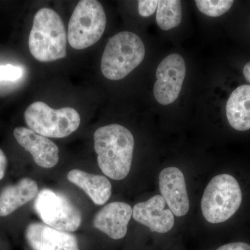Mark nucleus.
Listing matches in <instances>:
<instances>
[{"label": "nucleus", "instance_id": "obj_6", "mask_svg": "<svg viewBox=\"0 0 250 250\" xmlns=\"http://www.w3.org/2000/svg\"><path fill=\"white\" fill-rule=\"evenodd\" d=\"M24 121L29 129L47 138L62 139L75 132L81 123L75 108L54 109L42 102H35L24 112Z\"/></svg>", "mask_w": 250, "mask_h": 250}, {"label": "nucleus", "instance_id": "obj_16", "mask_svg": "<svg viewBox=\"0 0 250 250\" xmlns=\"http://www.w3.org/2000/svg\"><path fill=\"white\" fill-rule=\"evenodd\" d=\"M226 115L233 129H250V85H242L233 90L227 103Z\"/></svg>", "mask_w": 250, "mask_h": 250}, {"label": "nucleus", "instance_id": "obj_13", "mask_svg": "<svg viewBox=\"0 0 250 250\" xmlns=\"http://www.w3.org/2000/svg\"><path fill=\"white\" fill-rule=\"evenodd\" d=\"M133 215L129 204L114 202L99 210L94 217V228L113 240H121L127 233L128 225Z\"/></svg>", "mask_w": 250, "mask_h": 250}, {"label": "nucleus", "instance_id": "obj_8", "mask_svg": "<svg viewBox=\"0 0 250 250\" xmlns=\"http://www.w3.org/2000/svg\"><path fill=\"white\" fill-rule=\"evenodd\" d=\"M186 64L182 56L171 54L157 67L154 95L162 105L173 103L178 98L186 76Z\"/></svg>", "mask_w": 250, "mask_h": 250}, {"label": "nucleus", "instance_id": "obj_23", "mask_svg": "<svg viewBox=\"0 0 250 250\" xmlns=\"http://www.w3.org/2000/svg\"><path fill=\"white\" fill-rule=\"evenodd\" d=\"M243 75L246 80L250 83V62H248L243 67Z\"/></svg>", "mask_w": 250, "mask_h": 250}, {"label": "nucleus", "instance_id": "obj_11", "mask_svg": "<svg viewBox=\"0 0 250 250\" xmlns=\"http://www.w3.org/2000/svg\"><path fill=\"white\" fill-rule=\"evenodd\" d=\"M14 136L18 144L30 153L38 166L43 168H52L58 164V146L48 138L24 126L16 127Z\"/></svg>", "mask_w": 250, "mask_h": 250}, {"label": "nucleus", "instance_id": "obj_15", "mask_svg": "<svg viewBox=\"0 0 250 250\" xmlns=\"http://www.w3.org/2000/svg\"><path fill=\"white\" fill-rule=\"evenodd\" d=\"M67 179L83 190L97 205H103L111 196L112 185L106 177L75 169L67 174Z\"/></svg>", "mask_w": 250, "mask_h": 250}, {"label": "nucleus", "instance_id": "obj_5", "mask_svg": "<svg viewBox=\"0 0 250 250\" xmlns=\"http://www.w3.org/2000/svg\"><path fill=\"white\" fill-rule=\"evenodd\" d=\"M106 24V14L100 1H79L68 23L67 36L69 44L78 50L91 47L101 39Z\"/></svg>", "mask_w": 250, "mask_h": 250}, {"label": "nucleus", "instance_id": "obj_2", "mask_svg": "<svg viewBox=\"0 0 250 250\" xmlns=\"http://www.w3.org/2000/svg\"><path fill=\"white\" fill-rule=\"evenodd\" d=\"M66 31L60 16L53 9L37 11L29 37L31 55L41 62H52L67 55Z\"/></svg>", "mask_w": 250, "mask_h": 250}, {"label": "nucleus", "instance_id": "obj_20", "mask_svg": "<svg viewBox=\"0 0 250 250\" xmlns=\"http://www.w3.org/2000/svg\"><path fill=\"white\" fill-rule=\"evenodd\" d=\"M157 0H140L139 13L142 17H149L155 13L157 9Z\"/></svg>", "mask_w": 250, "mask_h": 250}, {"label": "nucleus", "instance_id": "obj_12", "mask_svg": "<svg viewBox=\"0 0 250 250\" xmlns=\"http://www.w3.org/2000/svg\"><path fill=\"white\" fill-rule=\"evenodd\" d=\"M25 238L33 250H80L75 236L45 224H29L26 228Z\"/></svg>", "mask_w": 250, "mask_h": 250}, {"label": "nucleus", "instance_id": "obj_4", "mask_svg": "<svg viewBox=\"0 0 250 250\" xmlns=\"http://www.w3.org/2000/svg\"><path fill=\"white\" fill-rule=\"evenodd\" d=\"M146 48L141 38L121 31L108 39L102 57V72L108 80H123L142 62Z\"/></svg>", "mask_w": 250, "mask_h": 250}, {"label": "nucleus", "instance_id": "obj_7", "mask_svg": "<svg viewBox=\"0 0 250 250\" xmlns=\"http://www.w3.org/2000/svg\"><path fill=\"white\" fill-rule=\"evenodd\" d=\"M34 207L41 220L51 228L68 233L80 228L82 213L63 194L42 189L36 196Z\"/></svg>", "mask_w": 250, "mask_h": 250}, {"label": "nucleus", "instance_id": "obj_17", "mask_svg": "<svg viewBox=\"0 0 250 250\" xmlns=\"http://www.w3.org/2000/svg\"><path fill=\"white\" fill-rule=\"evenodd\" d=\"M182 2L179 0H159L156 9V21L164 31L178 27L182 22Z\"/></svg>", "mask_w": 250, "mask_h": 250}, {"label": "nucleus", "instance_id": "obj_19", "mask_svg": "<svg viewBox=\"0 0 250 250\" xmlns=\"http://www.w3.org/2000/svg\"><path fill=\"white\" fill-rule=\"evenodd\" d=\"M23 75L21 67L13 65H0V82H15L20 80Z\"/></svg>", "mask_w": 250, "mask_h": 250}, {"label": "nucleus", "instance_id": "obj_14", "mask_svg": "<svg viewBox=\"0 0 250 250\" xmlns=\"http://www.w3.org/2000/svg\"><path fill=\"white\" fill-rule=\"evenodd\" d=\"M39 194L35 181L22 178L14 185L5 187L0 192V217H6L34 200Z\"/></svg>", "mask_w": 250, "mask_h": 250}, {"label": "nucleus", "instance_id": "obj_10", "mask_svg": "<svg viewBox=\"0 0 250 250\" xmlns=\"http://www.w3.org/2000/svg\"><path fill=\"white\" fill-rule=\"evenodd\" d=\"M161 195H156L147 201L139 202L133 208V218L147 227L153 233H168L174 228V215Z\"/></svg>", "mask_w": 250, "mask_h": 250}, {"label": "nucleus", "instance_id": "obj_9", "mask_svg": "<svg viewBox=\"0 0 250 250\" xmlns=\"http://www.w3.org/2000/svg\"><path fill=\"white\" fill-rule=\"evenodd\" d=\"M159 184L161 196L173 214L177 217L187 215L190 201L182 170L176 167H166L159 174Z\"/></svg>", "mask_w": 250, "mask_h": 250}, {"label": "nucleus", "instance_id": "obj_22", "mask_svg": "<svg viewBox=\"0 0 250 250\" xmlns=\"http://www.w3.org/2000/svg\"><path fill=\"white\" fill-rule=\"evenodd\" d=\"M7 158L4 152L0 149V180L4 178L7 167Z\"/></svg>", "mask_w": 250, "mask_h": 250}, {"label": "nucleus", "instance_id": "obj_18", "mask_svg": "<svg viewBox=\"0 0 250 250\" xmlns=\"http://www.w3.org/2000/svg\"><path fill=\"white\" fill-rule=\"evenodd\" d=\"M197 9L210 17H219L228 12L233 4L232 0H196Z\"/></svg>", "mask_w": 250, "mask_h": 250}, {"label": "nucleus", "instance_id": "obj_21", "mask_svg": "<svg viewBox=\"0 0 250 250\" xmlns=\"http://www.w3.org/2000/svg\"><path fill=\"white\" fill-rule=\"evenodd\" d=\"M215 250H250V245L246 242H232L218 247Z\"/></svg>", "mask_w": 250, "mask_h": 250}, {"label": "nucleus", "instance_id": "obj_3", "mask_svg": "<svg viewBox=\"0 0 250 250\" xmlns=\"http://www.w3.org/2000/svg\"><path fill=\"white\" fill-rule=\"evenodd\" d=\"M243 200V190L234 176H215L205 188L201 200L202 215L207 222L220 224L236 215Z\"/></svg>", "mask_w": 250, "mask_h": 250}, {"label": "nucleus", "instance_id": "obj_1", "mask_svg": "<svg viewBox=\"0 0 250 250\" xmlns=\"http://www.w3.org/2000/svg\"><path fill=\"white\" fill-rule=\"evenodd\" d=\"M94 149L105 175L117 181L127 177L134 149V136L129 129L118 124L98 128L94 134Z\"/></svg>", "mask_w": 250, "mask_h": 250}]
</instances>
